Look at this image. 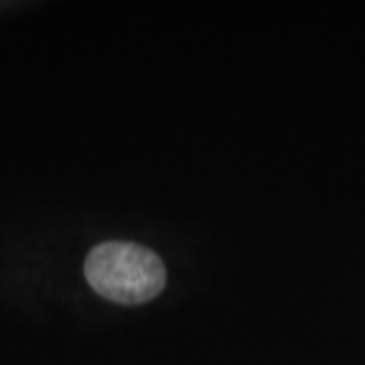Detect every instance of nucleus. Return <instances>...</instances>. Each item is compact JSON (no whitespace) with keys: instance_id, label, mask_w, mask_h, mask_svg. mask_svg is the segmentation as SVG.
Instances as JSON below:
<instances>
[{"instance_id":"1","label":"nucleus","mask_w":365,"mask_h":365,"mask_svg":"<svg viewBox=\"0 0 365 365\" xmlns=\"http://www.w3.org/2000/svg\"><path fill=\"white\" fill-rule=\"evenodd\" d=\"M90 287L116 304H144L158 297L167 282L157 252L132 242H104L83 264Z\"/></svg>"}]
</instances>
